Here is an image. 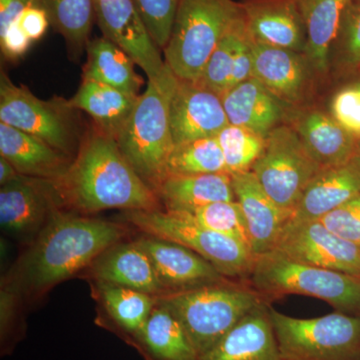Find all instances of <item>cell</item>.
Masks as SVG:
<instances>
[{
  "label": "cell",
  "instance_id": "obj_1",
  "mask_svg": "<svg viewBox=\"0 0 360 360\" xmlns=\"http://www.w3.org/2000/svg\"><path fill=\"white\" fill-rule=\"evenodd\" d=\"M51 181L59 205L82 213L160 207L158 194L137 174L116 139L99 129L85 139L66 174Z\"/></svg>",
  "mask_w": 360,
  "mask_h": 360
},
{
  "label": "cell",
  "instance_id": "obj_2",
  "mask_svg": "<svg viewBox=\"0 0 360 360\" xmlns=\"http://www.w3.org/2000/svg\"><path fill=\"white\" fill-rule=\"evenodd\" d=\"M125 236L124 227L106 220L53 210L18 264V283L44 291L96 262Z\"/></svg>",
  "mask_w": 360,
  "mask_h": 360
},
{
  "label": "cell",
  "instance_id": "obj_3",
  "mask_svg": "<svg viewBox=\"0 0 360 360\" xmlns=\"http://www.w3.org/2000/svg\"><path fill=\"white\" fill-rule=\"evenodd\" d=\"M186 331L198 357L212 349L253 310L267 304L246 281L229 279L155 295Z\"/></svg>",
  "mask_w": 360,
  "mask_h": 360
},
{
  "label": "cell",
  "instance_id": "obj_4",
  "mask_svg": "<svg viewBox=\"0 0 360 360\" xmlns=\"http://www.w3.org/2000/svg\"><path fill=\"white\" fill-rule=\"evenodd\" d=\"M179 80L165 65L160 77L148 80L134 112L116 137L122 155L156 193L167 177L168 158L174 148L169 108Z\"/></svg>",
  "mask_w": 360,
  "mask_h": 360
},
{
  "label": "cell",
  "instance_id": "obj_5",
  "mask_svg": "<svg viewBox=\"0 0 360 360\" xmlns=\"http://www.w3.org/2000/svg\"><path fill=\"white\" fill-rule=\"evenodd\" d=\"M246 281L269 305L298 295L323 300L342 314L360 315V276L302 264L277 251L257 255Z\"/></svg>",
  "mask_w": 360,
  "mask_h": 360
},
{
  "label": "cell",
  "instance_id": "obj_6",
  "mask_svg": "<svg viewBox=\"0 0 360 360\" xmlns=\"http://www.w3.org/2000/svg\"><path fill=\"white\" fill-rule=\"evenodd\" d=\"M243 15L234 0H179L165 63L179 79L195 82L217 44Z\"/></svg>",
  "mask_w": 360,
  "mask_h": 360
},
{
  "label": "cell",
  "instance_id": "obj_7",
  "mask_svg": "<svg viewBox=\"0 0 360 360\" xmlns=\"http://www.w3.org/2000/svg\"><path fill=\"white\" fill-rule=\"evenodd\" d=\"M281 354L288 360H360V315L335 312L296 319L269 305Z\"/></svg>",
  "mask_w": 360,
  "mask_h": 360
},
{
  "label": "cell",
  "instance_id": "obj_8",
  "mask_svg": "<svg viewBox=\"0 0 360 360\" xmlns=\"http://www.w3.org/2000/svg\"><path fill=\"white\" fill-rule=\"evenodd\" d=\"M124 217L148 236L172 241L198 253L229 278L248 281L250 276L255 255L236 239L160 210H129Z\"/></svg>",
  "mask_w": 360,
  "mask_h": 360
},
{
  "label": "cell",
  "instance_id": "obj_9",
  "mask_svg": "<svg viewBox=\"0 0 360 360\" xmlns=\"http://www.w3.org/2000/svg\"><path fill=\"white\" fill-rule=\"evenodd\" d=\"M321 170L288 123L270 132L264 151L251 168L265 193L290 217Z\"/></svg>",
  "mask_w": 360,
  "mask_h": 360
},
{
  "label": "cell",
  "instance_id": "obj_10",
  "mask_svg": "<svg viewBox=\"0 0 360 360\" xmlns=\"http://www.w3.org/2000/svg\"><path fill=\"white\" fill-rule=\"evenodd\" d=\"M68 101L37 98L30 89L14 84L2 71L0 77V122L37 137L70 155L77 131Z\"/></svg>",
  "mask_w": 360,
  "mask_h": 360
},
{
  "label": "cell",
  "instance_id": "obj_11",
  "mask_svg": "<svg viewBox=\"0 0 360 360\" xmlns=\"http://www.w3.org/2000/svg\"><path fill=\"white\" fill-rule=\"evenodd\" d=\"M274 250L302 264L360 276V246L338 236L321 220H288Z\"/></svg>",
  "mask_w": 360,
  "mask_h": 360
},
{
  "label": "cell",
  "instance_id": "obj_12",
  "mask_svg": "<svg viewBox=\"0 0 360 360\" xmlns=\"http://www.w3.org/2000/svg\"><path fill=\"white\" fill-rule=\"evenodd\" d=\"M94 11L103 37L141 66L148 80L160 77L167 63L132 0H94Z\"/></svg>",
  "mask_w": 360,
  "mask_h": 360
},
{
  "label": "cell",
  "instance_id": "obj_13",
  "mask_svg": "<svg viewBox=\"0 0 360 360\" xmlns=\"http://www.w3.org/2000/svg\"><path fill=\"white\" fill-rule=\"evenodd\" d=\"M250 47L252 77L290 108L302 106L315 73L307 54L251 39Z\"/></svg>",
  "mask_w": 360,
  "mask_h": 360
},
{
  "label": "cell",
  "instance_id": "obj_14",
  "mask_svg": "<svg viewBox=\"0 0 360 360\" xmlns=\"http://www.w3.org/2000/svg\"><path fill=\"white\" fill-rule=\"evenodd\" d=\"M59 200L51 180L20 174L0 189V224L13 236L41 231Z\"/></svg>",
  "mask_w": 360,
  "mask_h": 360
},
{
  "label": "cell",
  "instance_id": "obj_15",
  "mask_svg": "<svg viewBox=\"0 0 360 360\" xmlns=\"http://www.w3.org/2000/svg\"><path fill=\"white\" fill-rule=\"evenodd\" d=\"M169 122L174 146L217 137L229 124L219 94L181 79L170 101Z\"/></svg>",
  "mask_w": 360,
  "mask_h": 360
},
{
  "label": "cell",
  "instance_id": "obj_16",
  "mask_svg": "<svg viewBox=\"0 0 360 360\" xmlns=\"http://www.w3.org/2000/svg\"><path fill=\"white\" fill-rule=\"evenodd\" d=\"M285 122L322 169L338 167L356 155L359 139L343 129L333 115L319 108H290Z\"/></svg>",
  "mask_w": 360,
  "mask_h": 360
},
{
  "label": "cell",
  "instance_id": "obj_17",
  "mask_svg": "<svg viewBox=\"0 0 360 360\" xmlns=\"http://www.w3.org/2000/svg\"><path fill=\"white\" fill-rule=\"evenodd\" d=\"M136 241L150 258L165 292L191 290L231 279L220 274L205 258L184 246L150 236Z\"/></svg>",
  "mask_w": 360,
  "mask_h": 360
},
{
  "label": "cell",
  "instance_id": "obj_18",
  "mask_svg": "<svg viewBox=\"0 0 360 360\" xmlns=\"http://www.w3.org/2000/svg\"><path fill=\"white\" fill-rule=\"evenodd\" d=\"M250 39L305 53L307 30L300 0H243Z\"/></svg>",
  "mask_w": 360,
  "mask_h": 360
},
{
  "label": "cell",
  "instance_id": "obj_19",
  "mask_svg": "<svg viewBox=\"0 0 360 360\" xmlns=\"http://www.w3.org/2000/svg\"><path fill=\"white\" fill-rule=\"evenodd\" d=\"M231 177L236 200L248 226L251 251L257 257L274 250L290 214L270 198L251 170Z\"/></svg>",
  "mask_w": 360,
  "mask_h": 360
},
{
  "label": "cell",
  "instance_id": "obj_20",
  "mask_svg": "<svg viewBox=\"0 0 360 360\" xmlns=\"http://www.w3.org/2000/svg\"><path fill=\"white\" fill-rule=\"evenodd\" d=\"M360 195V158L355 155L338 167L321 170L307 186L290 220H319Z\"/></svg>",
  "mask_w": 360,
  "mask_h": 360
},
{
  "label": "cell",
  "instance_id": "obj_21",
  "mask_svg": "<svg viewBox=\"0 0 360 360\" xmlns=\"http://www.w3.org/2000/svg\"><path fill=\"white\" fill-rule=\"evenodd\" d=\"M220 97L231 124L250 129L264 139L283 124L290 110L253 77L226 90Z\"/></svg>",
  "mask_w": 360,
  "mask_h": 360
},
{
  "label": "cell",
  "instance_id": "obj_22",
  "mask_svg": "<svg viewBox=\"0 0 360 360\" xmlns=\"http://www.w3.org/2000/svg\"><path fill=\"white\" fill-rule=\"evenodd\" d=\"M198 360H288L279 349L269 305L253 310Z\"/></svg>",
  "mask_w": 360,
  "mask_h": 360
},
{
  "label": "cell",
  "instance_id": "obj_23",
  "mask_svg": "<svg viewBox=\"0 0 360 360\" xmlns=\"http://www.w3.org/2000/svg\"><path fill=\"white\" fill-rule=\"evenodd\" d=\"M0 153L20 174L34 179H60L72 163L63 151L4 122H0Z\"/></svg>",
  "mask_w": 360,
  "mask_h": 360
},
{
  "label": "cell",
  "instance_id": "obj_24",
  "mask_svg": "<svg viewBox=\"0 0 360 360\" xmlns=\"http://www.w3.org/2000/svg\"><path fill=\"white\" fill-rule=\"evenodd\" d=\"M98 283L124 286L151 295L165 292L153 262L137 241L113 245L104 251L94 265Z\"/></svg>",
  "mask_w": 360,
  "mask_h": 360
},
{
  "label": "cell",
  "instance_id": "obj_25",
  "mask_svg": "<svg viewBox=\"0 0 360 360\" xmlns=\"http://www.w3.org/2000/svg\"><path fill=\"white\" fill-rule=\"evenodd\" d=\"M158 198L167 207L165 212H193L219 201H234L231 175L221 174L169 175L158 191Z\"/></svg>",
  "mask_w": 360,
  "mask_h": 360
},
{
  "label": "cell",
  "instance_id": "obj_26",
  "mask_svg": "<svg viewBox=\"0 0 360 360\" xmlns=\"http://www.w3.org/2000/svg\"><path fill=\"white\" fill-rule=\"evenodd\" d=\"M139 97L84 78L79 89L68 103L73 110L85 111L101 131L116 139L134 112Z\"/></svg>",
  "mask_w": 360,
  "mask_h": 360
},
{
  "label": "cell",
  "instance_id": "obj_27",
  "mask_svg": "<svg viewBox=\"0 0 360 360\" xmlns=\"http://www.w3.org/2000/svg\"><path fill=\"white\" fill-rule=\"evenodd\" d=\"M348 0H300L305 30L307 54L316 75H326L330 66L341 14Z\"/></svg>",
  "mask_w": 360,
  "mask_h": 360
},
{
  "label": "cell",
  "instance_id": "obj_28",
  "mask_svg": "<svg viewBox=\"0 0 360 360\" xmlns=\"http://www.w3.org/2000/svg\"><path fill=\"white\" fill-rule=\"evenodd\" d=\"M137 347L148 360H198V354L179 319L156 302Z\"/></svg>",
  "mask_w": 360,
  "mask_h": 360
},
{
  "label": "cell",
  "instance_id": "obj_29",
  "mask_svg": "<svg viewBox=\"0 0 360 360\" xmlns=\"http://www.w3.org/2000/svg\"><path fill=\"white\" fill-rule=\"evenodd\" d=\"M86 51L84 78L139 96L143 80L135 71L134 60L122 49L101 37L90 40Z\"/></svg>",
  "mask_w": 360,
  "mask_h": 360
},
{
  "label": "cell",
  "instance_id": "obj_30",
  "mask_svg": "<svg viewBox=\"0 0 360 360\" xmlns=\"http://www.w3.org/2000/svg\"><path fill=\"white\" fill-rule=\"evenodd\" d=\"M98 288L108 314L137 347L142 328L155 309V295L110 283H99Z\"/></svg>",
  "mask_w": 360,
  "mask_h": 360
},
{
  "label": "cell",
  "instance_id": "obj_31",
  "mask_svg": "<svg viewBox=\"0 0 360 360\" xmlns=\"http://www.w3.org/2000/svg\"><path fill=\"white\" fill-rule=\"evenodd\" d=\"M41 7L54 30L65 37L70 56L79 58L90 41L94 0H41Z\"/></svg>",
  "mask_w": 360,
  "mask_h": 360
},
{
  "label": "cell",
  "instance_id": "obj_32",
  "mask_svg": "<svg viewBox=\"0 0 360 360\" xmlns=\"http://www.w3.org/2000/svg\"><path fill=\"white\" fill-rule=\"evenodd\" d=\"M227 172L224 153L217 137L198 139L175 146L168 158L169 175H198Z\"/></svg>",
  "mask_w": 360,
  "mask_h": 360
},
{
  "label": "cell",
  "instance_id": "obj_33",
  "mask_svg": "<svg viewBox=\"0 0 360 360\" xmlns=\"http://www.w3.org/2000/svg\"><path fill=\"white\" fill-rule=\"evenodd\" d=\"M248 32L245 15L240 16L220 39L195 84L221 96L229 89L234 56L239 41Z\"/></svg>",
  "mask_w": 360,
  "mask_h": 360
},
{
  "label": "cell",
  "instance_id": "obj_34",
  "mask_svg": "<svg viewBox=\"0 0 360 360\" xmlns=\"http://www.w3.org/2000/svg\"><path fill=\"white\" fill-rule=\"evenodd\" d=\"M222 236L236 239L251 250L248 226L238 201H219L193 212L174 213Z\"/></svg>",
  "mask_w": 360,
  "mask_h": 360
},
{
  "label": "cell",
  "instance_id": "obj_35",
  "mask_svg": "<svg viewBox=\"0 0 360 360\" xmlns=\"http://www.w3.org/2000/svg\"><path fill=\"white\" fill-rule=\"evenodd\" d=\"M217 139L227 174L231 175L251 170L265 146L264 137L231 123L217 135Z\"/></svg>",
  "mask_w": 360,
  "mask_h": 360
},
{
  "label": "cell",
  "instance_id": "obj_36",
  "mask_svg": "<svg viewBox=\"0 0 360 360\" xmlns=\"http://www.w3.org/2000/svg\"><path fill=\"white\" fill-rule=\"evenodd\" d=\"M331 53H335V63L341 73L355 75L360 66V0H348Z\"/></svg>",
  "mask_w": 360,
  "mask_h": 360
},
{
  "label": "cell",
  "instance_id": "obj_37",
  "mask_svg": "<svg viewBox=\"0 0 360 360\" xmlns=\"http://www.w3.org/2000/svg\"><path fill=\"white\" fill-rule=\"evenodd\" d=\"M158 49L169 41L179 0H132Z\"/></svg>",
  "mask_w": 360,
  "mask_h": 360
},
{
  "label": "cell",
  "instance_id": "obj_38",
  "mask_svg": "<svg viewBox=\"0 0 360 360\" xmlns=\"http://www.w3.org/2000/svg\"><path fill=\"white\" fill-rule=\"evenodd\" d=\"M331 115L350 134L360 139V87L352 82L333 96Z\"/></svg>",
  "mask_w": 360,
  "mask_h": 360
},
{
  "label": "cell",
  "instance_id": "obj_39",
  "mask_svg": "<svg viewBox=\"0 0 360 360\" xmlns=\"http://www.w3.org/2000/svg\"><path fill=\"white\" fill-rule=\"evenodd\" d=\"M319 220L338 236L360 246V195Z\"/></svg>",
  "mask_w": 360,
  "mask_h": 360
},
{
  "label": "cell",
  "instance_id": "obj_40",
  "mask_svg": "<svg viewBox=\"0 0 360 360\" xmlns=\"http://www.w3.org/2000/svg\"><path fill=\"white\" fill-rule=\"evenodd\" d=\"M252 52H251L250 37L248 32L239 41L238 49H236L229 89L252 78Z\"/></svg>",
  "mask_w": 360,
  "mask_h": 360
},
{
  "label": "cell",
  "instance_id": "obj_41",
  "mask_svg": "<svg viewBox=\"0 0 360 360\" xmlns=\"http://www.w3.org/2000/svg\"><path fill=\"white\" fill-rule=\"evenodd\" d=\"M18 23L28 39L34 41L44 37L51 22L46 11L41 6H30L23 9Z\"/></svg>",
  "mask_w": 360,
  "mask_h": 360
},
{
  "label": "cell",
  "instance_id": "obj_42",
  "mask_svg": "<svg viewBox=\"0 0 360 360\" xmlns=\"http://www.w3.org/2000/svg\"><path fill=\"white\" fill-rule=\"evenodd\" d=\"M32 40L21 30L18 20L9 26L4 34L0 35L1 51L6 58L11 59L22 56L30 49Z\"/></svg>",
  "mask_w": 360,
  "mask_h": 360
},
{
  "label": "cell",
  "instance_id": "obj_43",
  "mask_svg": "<svg viewBox=\"0 0 360 360\" xmlns=\"http://www.w3.org/2000/svg\"><path fill=\"white\" fill-rule=\"evenodd\" d=\"M25 7L21 0H0V35L20 18Z\"/></svg>",
  "mask_w": 360,
  "mask_h": 360
},
{
  "label": "cell",
  "instance_id": "obj_44",
  "mask_svg": "<svg viewBox=\"0 0 360 360\" xmlns=\"http://www.w3.org/2000/svg\"><path fill=\"white\" fill-rule=\"evenodd\" d=\"M15 167L4 158H0V184L4 186L7 182L11 181L20 175Z\"/></svg>",
  "mask_w": 360,
  "mask_h": 360
},
{
  "label": "cell",
  "instance_id": "obj_45",
  "mask_svg": "<svg viewBox=\"0 0 360 360\" xmlns=\"http://www.w3.org/2000/svg\"><path fill=\"white\" fill-rule=\"evenodd\" d=\"M26 6H41V0H21Z\"/></svg>",
  "mask_w": 360,
  "mask_h": 360
},
{
  "label": "cell",
  "instance_id": "obj_46",
  "mask_svg": "<svg viewBox=\"0 0 360 360\" xmlns=\"http://www.w3.org/2000/svg\"><path fill=\"white\" fill-rule=\"evenodd\" d=\"M356 155L360 158V139L359 141V143H357Z\"/></svg>",
  "mask_w": 360,
  "mask_h": 360
},
{
  "label": "cell",
  "instance_id": "obj_47",
  "mask_svg": "<svg viewBox=\"0 0 360 360\" xmlns=\"http://www.w3.org/2000/svg\"><path fill=\"white\" fill-rule=\"evenodd\" d=\"M355 77L357 78L360 77V66L359 68H357L356 72H355Z\"/></svg>",
  "mask_w": 360,
  "mask_h": 360
},
{
  "label": "cell",
  "instance_id": "obj_48",
  "mask_svg": "<svg viewBox=\"0 0 360 360\" xmlns=\"http://www.w3.org/2000/svg\"><path fill=\"white\" fill-rule=\"evenodd\" d=\"M354 84L359 85L360 87V77L357 78V80H355Z\"/></svg>",
  "mask_w": 360,
  "mask_h": 360
}]
</instances>
